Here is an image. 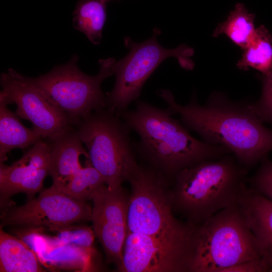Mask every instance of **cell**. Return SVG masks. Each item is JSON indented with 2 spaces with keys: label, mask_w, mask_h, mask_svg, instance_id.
I'll return each mask as SVG.
<instances>
[{
  "label": "cell",
  "mask_w": 272,
  "mask_h": 272,
  "mask_svg": "<svg viewBox=\"0 0 272 272\" xmlns=\"http://www.w3.org/2000/svg\"><path fill=\"white\" fill-rule=\"evenodd\" d=\"M75 126L91 164L106 185L111 189L121 186L138 165L129 138L131 129L107 108L92 112Z\"/></svg>",
  "instance_id": "cell-6"
},
{
  "label": "cell",
  "mask_w": 272,
  "mask_h": 272,
  "mask_svg": "<svg viewBox=\"0 0 272 272\" xmlns=\"http://www.w3.org/2000/svg\"><path fill=\"white\" fill-rule=\"evenodd\" d=\"M237 63L240 70L247 71L251 67L264 76L272 70V35L264 26L256 28V34L249 44L243 50Z\"/></svg>",
  "instance_id": "cell-21"
},
{
  "label": "cell",
  "mask_w": 272,
  "mask_h": 272,
  "mask_svg": "<svg viewBox=\"0 0 272 272\" xmlns=\"http://www.w3.org/2000/svg\"><path fill=\"white\" fill-rule=\"evenodd\" d=\"M254 15L241 3L236 5L227 19L215 29L213 36L226 35L242 50L252 41L256 34Z\"/></svg>",
  "instance_id": "cell-20"
},
{
  "label": "cell",
  "mask_w": 272,
  "mask_h": 272,
  "mask_svg": "<svg viewBox=\"0 0 272 272\" xmlns=\"http://www.w3.org/2000/svg\"><path fill=\"white\" fill-rule=\"evenodd\" d=\"M29 245L44 266L61 268L92 271L93 254L73 245L49 247L43 244L37 235L31 238Z\"/></svg>",
  "instance_id": "cell-16"
},
{
  "label": "cell",
  "mask_w": 272,
  "mask_h": 272,
  "mask_svg": "<svg viewBox=\"0 0 272 272\" xmlns=\"http://www.w3.org/2000/svg\"><path fill=\"white\" fill-rule=\"evenodd\" d=\"M268 268L262 259L244 262L225 270L224 272H263Z\"/></svg>",
  "instance_id": "cell-26"
},
{
  "label": "cell",
  "mask_w": 272,
  "mask_h": 272,
  "mask_svg": "<svg viewBox=\"0 0 272 272\" xmlns=\"http://www.w3.org/2000/svg\"><path fill=\"white\" fill-rule=\"evenodd\" d=\"M137 132L140 141L137 149L154 167L175 177L180 171L199 163L219 159L231 153L222 146L198 140L163 110L138 100L134 110L117 113Z\"/></svg>",
  "instance_id": "cell-2"
},
{
  "label": "cell",
  "mask_w": 272,
  "mask_h": 272,
  "mask_svg": "<svg viewBox=\"0 0 272 272\" xmlns=\"http://www.w3.org/2000/svg\"><path fill=\"white\" fill-rule=\"evenodd\" d=\"M50 144L49 175L52 178V185L61 190L82 168L81 155L88 154L74 128Z\"/></svg>",
  "instance_id": "cell-15"
},
{
  "label": "cell",
  "mask_w": 272,
  "mask_h": 272,
  "mask_svg": "<svg viewBox=\"0 0 272 272\" xmlns=\"http://www.w3.org/2000/svg\"><path fill=\"white\" fill-rule=\"evenodd\" d=\"M259 259H262L256 240L237 203L198 226L189 272H224Z\"/></svg>",
  "instance_id": "cell-5"
},
{
  "label": "cell",
  "mask_w": 272,
  "mask_h": 272,
  "mask_svg": "<svg viewBox=\"0 0 272 272\" xmlns=\"http://www.w3.org/2000/svg\"><path fill=\"white\" fill-rule=\"evenodd\" d=\"M112 1V0H111Z\"/></svg>",
  "instance_id": "cell-28"
},
{
  "label": "cell",
  "mask_w": 272,
  "mask_h": 272,
  "mask_svg": "<svg viewBox=\"0 0 272 272\" xmlns=\"http://www.w3.org/2000/svg\"><path fill=\"white\" fill-rule=\"evenodd\" d=\"M248 169L227 154L178 172L170 191L173 210L199 226L218 212L237 203Z\"/></svg>",
  "instance_id": "cell-3"
},
{
  "label": "cell",
  "mask_w": 272,
  "mask_h": 272,
  "mask_svg": "<svg viewBox=\"0 0 272 272\" xmlns=\"http://www.w3.org/2000/svg\"><path fill=\"white\" fill-rule=\"evenodd\" d=\"M255 173L246 179L250 186L272 200V162L266 156Z\"/></svg>",
  "instance_id": "cell-24"
},
{
  "label": "cell",
  "mask_w": 272,
  "mask_h": 272,
  "mask_svg": "<svg viewBox=\"0 0 272 272\" xmlns=\"http://www.w3.org/2000/svg\"><path fill=\"white\" fill-rule=\"evenodd\" d=\"M129 197L123 188L111 189L106 184L92 194L91 221L96 237L101 243L109 263L121 271L122 252L127 233Z\"/></svg>",
  "instance_id": "cell-11"
},
{
  "label": "cell",
  "mask_w": 272,
  "mask_h": 272,
  "mask_svg": "<svg viewBox=\"0 0 272 272\" xmlns=\"http://www.w3.org/2000/svg\"><path fill=\"white\" fill-rule=\"evenodd\" d=\"M270 272H272V270L270 271Z\"/></svg>",
  "instance_id": "cell-27"
},
{
  "label": "cell",
  "mask_w": 272,
  "mask_h": 272,
  "mask_svg": "<svg viewBox=\"0 0 272 272\" xmlns=\"http://www.w3.org/2000/svg\"><path fill=\"white\" fill-rule=\"evenodd\" d=\"M237 204L256 240L262 258L272 270V200L246 184H242Z\"/></svg>",
  "instance_id": "cell-14"
},
{
  "label": "cell",
  "mask_w": 272,
  "mask_h": 272,
  "mask_svg": "<svg viewBox=\"0 0 272 272\" xmlns=\"http://www.w3.org/2000/svg\"><path fill=\"white\" fill-rule=\"evenodd\" d=\"M35 251L21 238L0 229V271H44Z\"/></svg>",
  "instance_id": "cell-17"
},
{
  "label": "cell",
  "mask_w": 272,
  "mask_h": 272,
  "mask_svg": "<svg viewBox=\"0 0 272 272\" xmlns=\"http://www.w3.org/2000/svg\"><path fill=\"white\" fill-rule=\"evenodd\" d=\"M161 32L158 28H155L152 36L140 43L128 36L124 38L125 45L129 51L114 65L115 84L106 96L107 108L110 110L117 113L126 110L139 97L150 75L168 57H176L185 69H193L194 63L189 58L193 54V49L185 44L174 49L163 47L157 40Z\"/></svg>",
  "instance_id": "cell-8"
},
{
  "label": "cell",
  "mask_w": 272,
  "mask_h": 272,
  "mask_svg": "<svg viewBox=\"0 0 272 272\" xmlns=\"http://www.w3.org/2000/svg\"><path fill=\"white\" fill-rule=\"evenodd\" d=\"M157 94L203 141L227 148L247 169L272 151V130L263 125L251 103L234 102L222 92H214L204 105L197 102L194 94L183 106L169 90L159 89Z\"/></svg>",
  "instance_id": "cell-1"
},
{
  "label": "cell",
  "mask_w": 272,
  "mask_h": 272,
  "mask_svg": "<svg viewBox=\"0 0 272 272\" xmlns=\"http://www.w3.org/2000/svg\"><path fill=\"white\" fill-rule=\"evenodd\" d=\"M92 207L52 185L39 196L20 206L4 209L1 225L28 228H47L56 231L65 226L91 221Z\"/></svg>",
  "instance_id": "cell-10"
},
{
  "label": "cell",
  "mask_w": 272,
  "mask_h": 272,
  "mask_svg": "<svg viewBox=\"0 0 272 272\" xmlns=\"http://www.w3.org/2000/svg\"><path fill=\"white\" fill-rule=\"evenodd\" d=\"M7 105L0 100V164L4 163L11 150L32 146L42 138L33 128L24 126Z\"/></svg>",
  "instance_id": "cell-18"
},
{
  "label": "cell",
  "mask_w": 272,
  "mask_h": 272,
  "mask_svg": "<svg viewBox=\"0 0 272 272\" xmlns=\"http://www.w3.org/2000/svg\"><path fill=\"white\" fill-rule=\"evenodd\" d=\"M103 184H106L103 178L91 164L83 167L60 190L77 199L86 201L91 199L93 193Z\"/></svg>",
  "instance_id": "cell-23"
},
{
  "label": "cell",
  "mask_w": 272,
  "mask_h": 272,
  "mask_svg": "<svg viewBox=\"0 0 272 272\" xmlns=\"http://www.w3.org/2000/svg\"><path fill=\"white\" fill-rule=\"evenodd\" d=\"M78 59L74 55L66 63L37 78H31L33 83L74 126L92 112L107 108L106 96L101 86L105 79L114 74L116 61L114 58L100 59L99 73L90 76L79 69Z\"/></svg>",
  "instance_id": "cell-7"
},
{
  "label": "cell",
  "mask_w": 272,
  "mask_h": 272,
  "mask_svg": "<svg viewBox=\"0 0 272 272\" xmlns=\"http://www.w3.org/2000/svg\"><path fill=\"white\" fill-rule=\"evenodd\" d=\"M251 105L262 122L267 121L272 124V70L268 75L264 76L259 101Z\"/></svg>",
  "instance_id": "cell-25"
},
{
  "label": "cell",
  "mask_w": 272,
  "mask_h": 272,
  "mask_svg": "<svg viewBox=\"0 0 272 272\" xmlns=\"http://www.w3.org/2000/svg\"><path fill=\"white\" fill-rule=\"evenodd\" d=\"M131 186L127 231L148 235L193 251L197 227L174 216L164 173L139 164L127 178Z\"/></svg>",
  "instance_id": "cell-4"
},
{
  "label": "cell",
  "mask_w": 272,
  "mask_h": 272,
  "mask_svg": "<svg viewBox=\"0 0 272 272\" xmlns=\"http://www.w3.org/2000/svg\"><path fill=\"white\" fill-rule=\"evenodd\" d=\"M51 145L42 140L28 149L10 166L0 164V201L3 209L14 205L11 197L24 193L27 200L41 191L49 173Z\"/></svg>",
  "instance_id": "cell-13"
},
{
  "label": "cell",
  "mask_w": 272,
  "mask_h": 272,
  "mask_svg": "<svg viewBox=\"0 0 272 272\" xmlns=\"http://www.w3.org/2000/svg\"><path fill=\"white\" fill-rule=\"evenodd\" d=\"M192 255L187 248L127 231L121 271L189 272Z\"/></svg>",
  "instance_id": "cell-12"
},
{
  "label": "cell",
  "mask_w": 272,
  "mask_h": 272,
  "mask_svg": "<svg viewBox=\"0 0 272 272\" xmlns=\"http://www.w3.org/2000/svg\"><path fill=\"white\" fill-rule=\"evenodd\" d=\"M0 100L17 105L16 115L30 121L33 129L51 143L73 129L69 118L33 83L31 78L10 69L1 76Z\"/></svg>",
  "instance_id": "cell-9"
},
{
  "label": "cell",
  "mask_w": 272,
  "mask_h": 272,
  "mask_svg": "<svg viewBox=\"0 0 272 272\" xmlns=\"http://www.w3.org/2000/svg\"><path fill=\"white\" fill-rule=\"evenodd\" d=\"M111 0H79L73 13V26L94 44H99L106 19V7Z\"/></svg>",
  "instance_id": "cell-19"
},
{
  "label": "cell",
  "mask_w": 272,
  "mask_h": 272,
  "mask_svg": "<svg viewBox=\"0 0 272 272\" xmlns=\"http://www.w3.org/2000/svg\"><path fill=\"white\" fill-rule=\"evenodd\" d=\"M56 231L57 234L54 237L45 235L41 233L42 241L46 246L55 247L62 245H73L93 255L95 254L93 244L96 236L91 227L71 225Z\"/></svg>",
  "instance_id": "cell-22"
}]
</instances>
